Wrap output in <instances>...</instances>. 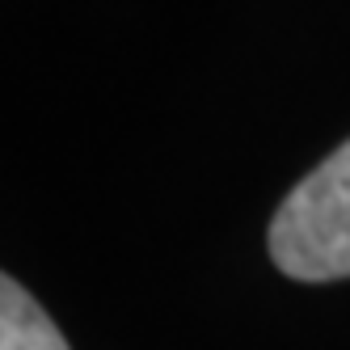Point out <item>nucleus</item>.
Here are the masks:
<instances>
[{
  "mask_svg": "<svg viewBox=\"0 0 350 350\" xmlns=\"http://www.w3.org/2000/svg\"><path fill=\"white\" fill-rule=\"evenodd\" d=\"M0 350H72L46 308L0 270Z\"/></svg>",
  "mask_w": 350,
  "mask_h": 350,
  "instance_id": "f03ea898",
  "label": "nucleus"
},
{
  "mask_svg": "<svg viewBox=\"0 0 350 350\" xmlns=\"http://www.w3.org/2000/svg\"><path fill=\"white\" fill-rule=\"evenodd\" d=\"M270 258L295 283L350 279V139L274 211Z\"/></svg>",
  "mask_w": 350,
  "mask_h": 350,
  "instance_id": "f257e3e1",
  "label": "nucleus"
}]
</instances>
